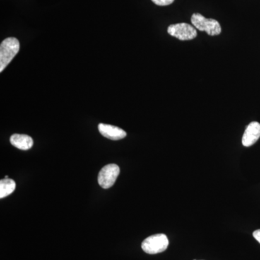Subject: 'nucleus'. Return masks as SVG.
<instances>
[{
	"label": "nucleus",
	"mask_w": 260,
	"mask_h": 260,
	"mask_svg": "<svg viewBox=\"0 0 260 260\" xmlns=\"http://www.w3.org/2000/svg\"><path fill=\"white\" fill-rule=\"evenodd\" d=\"M20 50V43L15 38H8L0 45V72L11 62Z\"/></svg>",
	"instance_id": "nucleus-1"
},
{
	"label": "nucleus",
	"mask_w": 260,
	"mask_h": 260,
	"mask_svg": "<svg viewBox=\"0 0 260 260\" xmlns=\"http://www.w3.org/2000/svg\"><path fill=\"white\" fill-rule=\"evenodd\" d=\"M169 239L164 234L150 236L142 243V249L149 254H155L167 250L169 246Z\"/></svg>",
	"instance_id": "nucleus-2"
},
{
	"label": "nucleus",
	"mask_w": 260,
	"mask_h": 260,
	"mask_svg": "<svg viewBox=\"0 0 260 260\" xmlns=\"http://www.w3.org/2000/svg\"><path fill=\"white\" fill-rule=\"evenodd\" d=\"M191 22L194 28L206 32L209 36H218L221 32V26L216 20L205 18L200 13L193 14Z\"/></svg>",
	"instance_id": "nucleus-3"
},
{
	"label": "nucleus",
	"mask_w": 260,
	"mask_h": 260,
	"mask_svg": "<svg viewBox=\"0 0 260 260\" xmlns=\"http://www.w3.org/2000/svg\"><path fill=\"white\" fill-rule=\"evenodd\" d=\"M120 169L116 164H108L99 172L98 182L104 189H109L114 185L116 179L119 177Z\"/></svg>",
	"instance_id": "nucleus-4"
},
{
	"label": "nucleus",
	"mask_w": 260,
	"mask_h": 260,
	"mask_svg": "<svg viewBox=\"0 0 260 260\" xmlns=\"http://www.w3.org/2000/svg\"><path fill=\"white\" fill-rule=\"evenodd\" d=\"M168 32L181 41L192 40L198 34L194 26L185 23L171 25L168 28Z\"/></svg>",
	"instance_id": "nucleus-5"
},
{
	"label": "nucleus",
	"mask_w": 260,
	"mask_h": 260,
	"mask_svg": "<svg viewBox=\"0 0 260 260\" xmlns=\"http://www.w3.org/2000/svg\"><path fill=\"white\" fill-rule=\"evenodd\" d=\"M260 138V124L252 121L247 126L242 138V144L245 147H250L254 144Z\"/></svg>",
	"instance_id": "nucleus-6"
},
{
	"label": "nucleus",
	"mask_w": 260,
	"mask_h": 260,
	"mask_svg": "<svg viewBox=\"0 0 260 260\" xmlns=\"http://www.w3.org/2000/svg\"><path fill=\"white\" fill-rule=\"evenodd\" d=\"M99 130L103 136L112 140H121L126 136L124 130L110 124H99Z\"/></svg>",
	"instance_id": "nucleus-7"
},
{
	"label": "nucleus",
	"mask_w": 260,
	"mask_h": 260,
	"mask_svg": "<svg viewBox=\"0 0 260 260\" xmlns=\"http://www.w3.org/2000/svg\"><path fill=\"white\" fill-rule=\"evenodd\" d=\"M10 143L20 150H28L34 145V140L27 135L15 134L10 137Z\"/></svg>",
	"instance_id": "nucleus-8"
},
{
	"label": "nucleus",
	"mask_w": 260,
	"mask_h": 260,
	"mask_svg": "<svg viewBox=\"0 0 260 260\" xmlns=\"http://www.w3.org/2000/svg\"><path fill=\"white\" fill-rule=\"evenodd\" d=\"M16 184L13 179H4L0 181V198H6L15 191Z\"/></svg>",
	"instance_id": "nucleus-9"
},
{
	"label": "nucleus",
	"mask_w": 260,
	"mask_h": 260,
	"mask_svg": "<svg viewBox=\"0 0 260 260\" xmlns=\"http://www.w3.org/2000/svg\"><path fill=\"white\" fill-rule=\"evenodd\" d=\"M154 4L159 5V6H167L172 4L174 0H151Z\"/></svg>",
	"instance_id": "nucleus-10"
},
{
	"label": "nucleus",
	"mask_w": 260,
	"mask_h": 260,
	"mask_svg": "<svg viewBox=\"0 0 260 260\" xmlns=\"http://www.w3.org/2000/svg\"><path fill=\"white\" fill-rule=\"evenodd\" d=\"M253 237H254V239L260 244V229H259V230H256L255 232L253 233Z\"/></svg>",
	"instance_id": "nucleus-11"
},
{
	"label": "nucleus",
	"mask_w": 260,
	"mask_h": 260,
	"mask_svg": "<svg viewBox=\"0 0 260 260\" xmlns=\"http://www.w3.org/2000/svg\"><path fill=\"white\" fill-rule=\"evenodd\" d=\"M195 260V259H194Z\"/></svg>",
	"instance_id": "nucleus-12"
}]
</instances>
